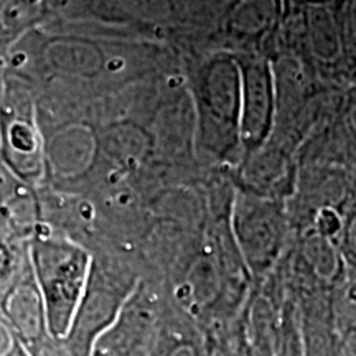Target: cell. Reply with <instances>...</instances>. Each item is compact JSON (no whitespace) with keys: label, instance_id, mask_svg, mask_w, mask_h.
Listing matches in <instances>:
<instances>
[{"label":"cell","instance_id":"cell-1","mask_svg":"<svg viewBox=\"0 0 356 356\" xmlns=\"http://www.w3.org/2000/svg\"><path fill=\"white\" fill-rule=\"evenodd\" d=\"M29 252L47 307L50 330L58 340H63L86 291L92 254L79 243L43 228H37Z\"/></svg>","mask_w":356,"mask_h":356},{"label":"cell","instance_id":"cell-2","mask_svg":"<svg viewBox=\"0 0 356 356\" xmlns=\"http://www.w3.org/2000/svg\"><path fill=\"white\" fill-rule=\"evenodd\" d=\"M142 280L129 270L113 269L92 257L86 291L63 340L68 356H89L102 333L118 320Z\"/></svg>","mask_w":356,"mask_h":356},{"label":"cell","instance_id":"cell-3","mask_svg":"<svg viewBox=\"0 0 356 356\" xmlns=\"http://www.w3.org/2000/svg\"><path fill=\"white\" fill-rule=\"evenodd\" d=\"M3 322L19 338L30 356H68L63 341L50 330L47 307L30 261V252L22 257L6 274H2Z\"/></svg>","mask_w":356,"mask_h":356},{"label":"cell","instance_id":"cell-4","mask_svg":"<svg viewBox=\"0 0 356 356\" xmlns=\"http://www.w3.org/2000/svg\"><path fill=\"white\" fill-rule=\"evenodd\" d=\"M165 304V292L142 280L118 320L97 338L89 356H150Z\"/></svg>","mask_w":356,"mask_h":356},{"label":"cell","instance_id":"cell-5","mask_svg":"<svg viewBox=\"0 0 356 356\" xmlns=\"http://www.w3.org/2000/svg\"><path fill=\"white\" fill-rule=\"evenodd\" d=\"M150 356H207L204 328L168 297Z\"/></svg>","mask_w":356,"mask_h":356},{"label":"cell","instance_id":"cell-6","mask_svg":"<svg viewBox=\"0 0 356 356\" xmlns=\"http://www.w3.org/2000/svg\"><path fill=\"white\" fill-rule=\"evenodd\" d=\"M204 335L207 356H254L246 314L233 322L204 328Z\"/></svg>","mask_w":356,"mask_h":356},{"label":"cell","instance_id":"cell-7","mask_svg":"<svg viewBox=\"0 0 356 356\" xmlns=\"http://www.w3.org/2000/svg\"><path fill=\"white\" fill-rule=\"evenodd\" d=\"M338 355L356 356V322L345 320L337 325Z\"/></svg>","mask_w":356,"mask_h":356},{"label":"cell","instance_id":"cell-8","mask_svg":"<svg viewBox=\"0 0 356 356\" xmlns=\"http://www.w3.org/2000/svg\"><path fill=\"white\" fill-rule=\"evenodd\" d=\"M0 356H30L3 322H0Z\"/></svg>","mask_w":356,"mask_h":356},{"label":"cell","instance_id":"cell-9","mask_svg":"<svg viewBox=\"0 0 356 356\" xmlns=\"http://www.w3.org/2000/svg\"><path fill=\"white\" fill-rule=\"evenodd\" d=\"M320 226H322V229L325 231V233L332 234V233H335L338 228H340V221H338V218L335 215H332V213H323Z\"/></svg>","mask_w":356,"mask_h":356}]
</instances>
